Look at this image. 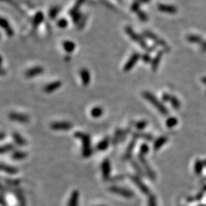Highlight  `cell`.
Instances as JSON below:
<instances>
[{"label": "cell", "mask_w": 206, "mask_h": 206, "mask_svg": "<svg viewBox=\"0 0 206 206\" xmlns=\"http://www.w3.org/2000/svg\"><path fill=\"white\" fill-rule=\"evenodd\" d=\"M75 138H78L82 141V154L84 157H89L92 155V148L91 143H90V135L85 134L83 132L77 131L75 133Z\"/></svg>", "instance_id": "1"}, {"label": "cell", "mask_w": 206, "mask_h": 206, "mask_svg": "<svg viewBox=\"0 0 206 206\" xmlns=\"http://www.w3.org/2000/svg\"><path fill=\"white\" fill-rule=\"evenodd\" d=\"M125 32H126V34L131 37V40L134 41V42L138 43V45L142 47L143 48L145 49V50H148L151 49L149 47H148L146 41L144 40V38H142V37H141L138 34H137V33L133 30V28L131 27H130V26H127V27L125 28Z\"/></svg>", "instance_id": "2"}, {"label": "cell", "mask_w": 206, "mask_h": 206, "mask_svg": "<svg viewBox=\"0 0 206 206\" xmlns=\"http://www.w3.org/2000/svg\"><path fill=\"white\" fill-rule=\"evenodd\" d=\"M108 189H109L110 192H112V193L123 196V197L126 198V199H131V198L134 196V193H133L131 190L125 189V188L119 187V186H112Z\"/></svg>", "instance_id": "3"}, {"label": "cell", "mask_w": 206, "mask_h": 206, "mask_svg": "<svg viewBox=\"0 0 206 206\" xmlns=\"http://www.w3.org/2000/svg\"><path fill=\"white\" fill-rule=\"evenodd\" d=\"M140 58H141V54L137 52L134 53V54L130 57V58L128 59V61L125 64V66H124V71L129 72L130 70H132V68L136 65L137 62L139 60Z\"/></svg>", "instance_id": "4"}, {"label": "cell", "mask_w": 206, "mask_h": 206, "mask_svg": "<svg viewBox=\"0 0 206 206\" xmlns=\"http://www.w3.org/2000/svg\"><path fill=\"white\" fill-rule=\"evenodd\" d=\"M72 127V124L68 121H57L50 125V128L54 131H69Z\"/></svg>", "instance_id": "5"}, {"label": "cell", "mask_w": 206, "mask_h": 206, "mask_svg": "<svg viewBox=\"0 0 206 206\" xmlns=\"http://www.w3.org/2000/svg\"><path fill=\"white\" fill-rule=\"evenodd\" d=\"M143 96H144L147 100H148L150 103H152L153 105L156 107V108H157L158 109H160V111H162V112H164V111H165L164 108L162 106V105H161L160 103L158 102V100L156 99V97H155L154 95H152V94H151V93H149V92H144V93H143Z\"/></svg>", "instance_id": "6"}, {"label": "cell", "mask_w": 206, "mask_h": 206, "mask_svg": "<svg viewBox=\"0 0 206 206\" xmlns=\"http://www.w3.org/2000/svg\"><path fill=\"white\" fill-rule=\"evenodd\" d=\"M101 169L103 179L105 180L109 179L110 174H111V163H110V161L108 159H105L102 163Z\"/></svg>", "instance_id": "7"}, {"label": "cell", "mask_w": 206, "mask_h": 206, "mask_svg": "<svg viewBox=\"0 0 206 206\" xmlns=\"http://www.w3.org/2000/svg\"><path fill=\"white\" fill-rule=\"evenodd\" d=\"M130 179H131V180L134 182L137 187H138L143 193L147 194L148 192H149V189H148V188L144 185V182L141 181V179H140V177H138V176L131 175L130 176Z\"/></svg>", "instance_id": "8"}, {"label": "cell", "mask_w": 206, "mask_h": 206, "mask_svg": "<svg viewBox=\"0 0 206 206\" xmlns=\"http://www.w3.org/2000/svg\"><path fill=\"white\" fill-rule=\"evenodd\" d=\"M9 117L11 120L15 121H18V122L27 123L29 121V117L27 115H24V114L11 112L9 114Z\"/></svg>", "instance_id": "9"}, {"label": "cell", "mask_w": 206, "mask_h": 206, "mask_svg": "<svg viewBox=\"0 0 206 206\" xmlns=\"http://www.w3.org/2000/svg\"><path fill=\"white\" fill-rule=\"evenodd\" d=\"M44 72V69L41 66H36V67H32V68L28 69L25 72V77L28 78H33L37 76L41 75V73Z\"/></svg>", "instance_id": "10"}, {"label": "cell", "mask_w": 206, "mask_h": 206, "mask_svg": "<svg viewBox=\"0 0 206 206\" xmlns=\"http://www.w3.org/2000/svg\"><path fill=\"white\" fill-rule=\"evenodd\" d=\"M62 82L60 80H57V81H54L50 82V83L46 85V86L44 87V91L47 93H51L53 92L56 91L58 89L60 88V86L62 85Z\"/></svg>", "instance_id": "11"}, {"label": "cell", "mask_w": 206, "mask_h": 206, "mask_svg": "<svg viewBox=\"0 0 206 206\" xmlns=\"http://www.w3.org/2000/svg\"><path fill=\"white\" fill-rule=\"evenodd\" d=\"M80 77L83 85H88L90 82V73L87 68H82L80 71Z\"/></svg>", "instance_id": "12"}, {"label": "cell", "mask_w": 206, "mask_h": 206, "mask_svg": "<svg viewBox=\"0 0 206 206\" xmlns=\"http://www.w3.org/2000/svg\"><path fill=\"white\" fill-rule=\"evenodd\" d=\"M43 20H44V14L41 11H37L32 19L33 28H37V27L42 23Z\"/></svg>", "instance_id": "13"}, {"label": "cell", "mask_w": 206, "mask_h": 206, "mask_svg": "<svg viewBox=\"0 0 206 206\" xmlns=\"http://www.w3.org/2000/svg\"><path fill=\"white\" fill-rule=\"evenodd\" d=\"M79 198H80V192L77 190L72 191L67 206H78Z\"/></svg>", "instance_id": "14"}, {"label": "cell", "mask_w": 206, "mask_h": 206, "mask_svg": "<svg viewBox=\"0 0 206 206\" xmlns=\"http://www.w3.org/2000/svg\"><path fill=\"white\" fill-rule=\"evenodd\" d=\"M1 26L2 28L6 31V33L7 34L8 36H9V37L13 36L14 31H13V29L11 28L9 21L6 20V19H4V18H2L1 19Z\"/></svg>", "instance_id": "15"}, {"label": "cell", "mask_w": 206, "mask_h": 206, "mask_svg": "<svg viewBox=\"0 0 206 206\" xmlns=\"http://www.w3.org/2000/svg\"><path fill=\"white\" fill-rule=\"evenodd\" d=\"M63 47L65 51L68 54L73 52L76 48V44L75 43L72 42L71 41H64L63 42Z\"/></svg>", "instance_id": "16"}, {"label": "cell", "mask_w": 206, "mask_h": 206, "mask_svg": "<svg viewBox=\"0 0 206 206\" xmlns=\"http://www.w3.org/2000/svg\"><path fill=\"white\" fill-rule=\"evenodd\" d=\"M109 144H110L109 138H105V139H103V141H101L98 144H97L96 148H97V150H99V151H105V150L108 147Z\"/></svg>", "instance_id": "17"}, {"label": "cell", "mask_w": 206, "mask_h": 206, "mask_svg": "<svg viewBox=\"0 0 206 206\" xmlns=\"http://www.w3.org/2000/svg\"><path fill=\"white\" fill-rule=\"evenodd\" d=\"M1 169L2 171H4V172L7 173L11 174V175H14L18 173V169L15 167H13L11 166H9V165H5L2 164L1 165Z\"/></svg>", "instance_id": "18"}, {"label": "cell", "mask_w": 206, "mask_h": 206, "mask_svg": "<svg viewBox=\"0 0 206 206\" xmlns=\"http://www.w3.org/2000/svg\"><path fill=\"white\" fill-rule=\"evenodd\" d=\"M135 144H136V138H134V139L131 141V143H130L129 145H128V148H127L125 156H124L125 159H128V158H130V156H131V154H132V151L135 146Z\"/></svg>", "instance_id": "19"}, {"label": "cell", "mask_w": 206, "mask_h": 206, "mask_svg": "<svg viewBox=\"0 0 206 206\" xmlns=\"http://www.w3.org/2000/svg\"><path fill=\"white\" fill-rule=\"evenodd\" d=\"M13 139H14L15 142L18 145H19V146H24V145L27 144L25 140H24L19 133H14V134H13Z\"/></svg>", "instance_id": "20"}, {"label": "cell", "mask_w": 206, "mask_h": 206, "mask_svg": "<svg viewBox=\"0 0 206 206\" xmlns=\"http://www.w3.org/2000/svg\"><path fill=\"white\" fill-rule=\"evenodd\" d=\"M60 8L59 7V6H54V7H52L51 9L49 10V17H50V19H55L56 18H57V16L58 15L59 12H60Z\"/></svg>", "instance_id": "21"}, {"label": "cell", "mask_w": 206, "mask_h": 206, "mask_svg": "<svg viewBox=\"0 0 206 206\" xmlns=\"http://www.w3.org/2000/svg\"><path fill=\"white\" fill-rule=\"evenodd\" d=\"M91 114L92 116L93 117V118H99L100 116H102L103 114V108H101V107L99 106H97V107H95V108H93V109L91 110Z\"/></svg>", "instance_id": "22"}, {"label": "cell", "mask_w": 206, "mask_h": 206, "mask_svg": "<svg viewBox=\"0 0 206 206\" xmlns=\"http://www.w3.org/2000/svg\"><path fill=\"white\" fill-rule=\"evenodd\" d=\"M12 158L16 160H23L27 156V153L23 152V151H15L11 155Z\"/></svg>", "instance_id": "23"}, {"label": "cell", "mask_w": 206, "mask_h": 206, "mask_svg": "<svg viewBox=\"0 0 206 206\" xmlns=\"http://www.w3.org/2000/svg\"><path fill=\"white\" fill-rule=\"evenodd\" d=\"M57 26H58V28H66L67 27V25H68V21L66 19H60V20L57 21Z\"/></svg>", "instance_id": "24"}, {"label": "cell", "mask_w": 206, "mask_h": 206, "mask_svg": "<svg viewBox=\"0 0 206 206\" xmlns=\"http://www.w3.org/2000/svg\"><path fill=\"white\" fill-rule=\"evenodd\" d=\"M122 138V132H121L120 130H118V131L115 132V137L113 138V144H117V143L120 141V139Z\"/></svg>", "instance_id": "25"}, {"label": "cell", "mask_w": 206, "mask_h": 206, "mask_svg": "<svg viewBox=\"0 0 206 206\" xmlns=\"http://www.w3.org/2000/svg\"><path fill=\"white\" fill-rule=\"evenodd\" d=\"M2 1H6V2L9 3V4L11 5V6H14V7L16 9H18V10H19V11H20V12H21V13H24V11H23L22 9H21L20 6H19V5L18 4V3L16 2L15 1H14V0H2Z\"/></svg>", "instance_id": "26"}, {"label": "cell", "mask_w": 206, "mask_h": 206, "mask_svg": "<svg viewBox=\"0 0 206 206\" xmlns=\"http://www.w3.org/2000/svg\"><path fill=\"white\" fill-rule=\"evenodd\" d=\"M16 196H17L18 199L20 202V206H25V200H24V197L23 196V194L21 192H16Z\"/></svg>", "instance_id": "27"}, {"label": "cell", "mask_w": 206, "mask_h": 206, "mask_svg": "<svg viewBox=\"0 0 206 206\" xmlns=\"http://www.w3.org/2000/svg\"><path fill=\"white\" fill-rule=\"evenodd\" d=\"M141 3L140 2L139 0H135V1L133 2L132 6H131V11H136L138 12V11H140L139 8L140 6H141Z\"/></svg>", "instance_id": "28"}, {"label": "cell", "mask_w": 206, "mask_h": 206, "mask_svg": "<svg viewBox=\"0 0 206 206\" xmlns=\"http://www.w3.org/2000/svg\"><path fill=\"white\" fill-rule=\"evenodd\" d=\"M13 149V146L11 144H6L4 146L2 147L1 148V154H3L6 152L11 151Z\"/></svg>", "instance_id": "29"}, {"label": "cell", "mask_w": 206, "mask_h": 206, "mask_svg": "<svg viewBox=\"0 0 206 206\" xmlns=\"http://www.w3.org/2000/svg\"><path fill=\"white\" fill-rule=\"evenodd\" d=\"M160 57H161V54H160V53H159V54H157V56H156V57L154 58V60H153L152 68H153V70H155L156 69V67H157L158 63H159V61H160Z\"/></svg>", "instance_id": "30"}, {"label": "cell", "mask_w": 206, "mask_h": 206, "mask_svg": "<svg viewBox=\"0 0 206 206\" xmlns=\"http://www.w3.org/2000/svg\"><path fill=\"white\" fill-rule=\"evenodd\" d=\"M146 125H147V122L144 121H138V122H136V124H135V127H136L138 130L144 129L145 127H146Z\"/></svg>", "instance_id": "31"}, {"label": "cell", "mask_w": 206, "mask_h": 206, "mask_svg": "<svg viewBox=\"0 0 206 206\" xmlns=\"http://www.w3.org/2000/svg\"><path fill=\"white\" fill-rule=\"evenodd\" d=\"M137 13H138V18H139L141 21H147V15L145 14L144 11L140 10V11H138Z\"/></svg>", "instance_id": "32"}, {"label": "cell", "mask_w": 206, "mask_h": 206, "mask_svg": "<svg viewBox=\"0 0 206 206\" xmlns=\"http://www.w3.org/2000/svg\"><path fill=\"white\" fill-rule=\"evenodd\" d=\"M148 151V146L147 144H142L141 147V149H140V152L141 154H146L147 152Z\"/></svg>", "instance_id": "33"}, {"label": "cell", "mask_w": 206, "mask_h": 206, "mask_svg": "<svg viewBox=\"0 0 206 206\" xmlns=\"http://www.w3.org/2000/svg\"><path fill=\"white\" fill-rule=\"evenodd\" d=\"M141 58H142L143 61H144L145 63H148L150 61V59H151V57H150L149 54H144V55L141 57Z\"/></svg>", "instance_id": "34"}, {"label": "cell", "mask_w": 206, "mask_h": 206, "mask_svg": "<svg viewBox=\"0 0 206 206\" xmlns=\"http://www.w3.org/2000/svg\"><path fill=\"white\" fill-rule=\"evenodd\" d=\"M132 165H133V166H134V168L135 169H136L137 170V172L138 173H141V166H138V164H136V163L135 162H132Z\"/></svg>", "instance_id": "35"}, {"label": "cell", "mask_w": 206, "mask_h": 206, "mask_svg": "<svg viewBox=\"0 0 206 206\" xmlns=\"http://www.w3.org/2000/svg\"><path fill=\"white\" fill-rule=\"evenodd\" d=\"M155 202H154V198L151 197L149 199V206H155Z\"/></svg>", "instance_id": "36"}, {"label": "cell", "mask_w": 206, "mask_h": 206, "mask_svg": "<svg viewBox=\"0 0 206 206\" xmlns=\"http://www.w3.org/2000/svg\"><path fill=\"white\" fill-rule=\"evenodd\" d=\"M139 2L141 3H142V2L146 3V2H149V0H139Z\"/></svg>", "instance_id": "37"}, {"label": "cell", "mask_w": 206, "mask_h": 206, "mask_svg": "<svg viewBox=\"0 0 206 206\" xmlns=\"http://www.w3.org/2000/svg\"><path fill=\"white\" fill-rule=\"evenodd\" d=\"M22 1H24L25 2V0H22ZM25 3H26V5H28V6H31V4H30V3H28V2H25Z\"/></svg>", "instance_id": "38"}, {"label": "cell", "mask_w": 206, "mask_h": 206, "mask_svg": "<svg viewBox=\"0 0 206 206\" xmlns=\"http://www.w3.org/2000/svg\"><path fill=\"white\" fill-rule=\"evenodd\" d=\"M98 206H106V205H98Z\"/></svg>", "instance_id": "39"}]
</instances>
